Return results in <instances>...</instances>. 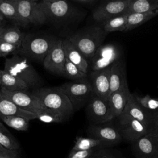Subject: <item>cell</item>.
Wrapping results in <instances>:
<instances>
[{"label":"cell","mask_w":158,"mask_h":158,"mask_svg":"<svg viewBox=\"0 0 158 158\" xmlns=\"http://www.w3.org/2000/svg\"><path fill=\"white\" fill-rule=\"evenodd\" d=\"M0 144L5 149L10 151H19L20 144L14 135L0 122Z\"/></svg>","instance_id":"cell-28"},{"label":"cell","mask_w":158,"mask_h":158,"mask_svg":"<svg viewBox=\"0 0 158 158\" xmlns=\"http://www.w3.org/2000/svg\"><path fill=\"white\" fill-rule=\"evenodd\" d=\"M90 158H127L119 151L110 148L99 147Z\"/></svg>","instance_id":"cell-33"},{"label":"cell","mask_w":158,"mask_h":158,"mask_svg":"<svg viewBox=\"0 0 158 158\" xmlns=\"http://www.w3.org/2000/svg\"><path fill=\"white\" fill-rule=\"evenodd\" d=\"M102 27H83L67 38L87 60H90L107 36Z\"/></svg>","instance_id":"cell-3"},{"label":"cell","mask_w":158,"mask_h":158,"mask_svg":"<svg viewBox=\"0 0 158 158\" xmlns=\"http://www.w3.org/2000/svg\"><path fill=\"white\" fill-rule=\"evenodd\" d=\"M40 3L49 22L58 27L77 25L86 15L87 12L72 1L43 0Z\"/></svg>","instance_id":"cell-1"},{"label":"cell","mask_w":158,"mask_h":158,"mask_svg":"<svg viewBox=\"0 0 158 158\" xmlns=\"http://www.w3.org/2000/svg\"><path fill=\"white\" fill-rule=\"evenodd\" d=\"M63 77L71 80L72 81L78 82L87 79L88 73L81 71L77 66L66 59Z\"/></svg>","instance_id":"cell-29"},{"label":"cell","mask_w":158,"mask_h":158,"mask_svg":"<svg viewBox=\"0 0 158 158\" xmlns=\"http://www.w3.org/2000/svg\"><path fill=\"white\" fill-rule=\"evenodd\" d=\"M116 118H117L118 123L117 127L123 140L130 143L145 135L152 128L123 114Z\"/></svg>","instance_id":"cell-8"},{"label":"cell","mask_w":158,"mask_h":158,"mask_svg":"<svg viewBox=\"0 0 158 158\" xmlns=\"http://www.w3.org/2000/svg\"><path fill=\"white\" fill-rule=\"evenodd\" d=\"M158 9V0H130L126 14Z\"/></svg>","instance_id":"cell-24"},{"label":"cell","mask_w":158,"mask_h":158,"mask_svg":"<svg viewBox=\"0 0 158 158\" xmlns=\"http://www.w3.org/2000/svg\"><path fill=\"white\" fill-rule=\"evenodd\" d=\"M4 70L22 80L29 89H37L43 85V80L25 57L15 53L5 60Z\"/></svg>","instance_id":"cell-4"},{"label":"cell","mask_w":158,"mask_h":158,"mask_svg":"<svg viewBox=\"0 0 158 158\" xmlns=\"http://www.w3.org/2000/svg\"><path fill=\"white\" fill-rule=\"evenodd\" d=\"M65 60L62 40L57 39L44 59L43 65L48 72L63 77Z\"/></svg>","instance_id":"cell-14"},{"label":"cell","mask_w":158,"mask_h":158,"mask_svg":"<svg viewBox=\"0 0 158 158\" xmlns=\"http://www.w3.org/2000/svg\"><path fill=\"white\" fill-rule=\"evenodd\" d=\"M5 18L0 14V25H2V22L4 21Z\"/></svg>","instance_id":"cell-41"},{"label":"cell","mask_w":158,"mask_h":158,"mask_svg":"<svg viewBox=\"0 0 158 158\" xmlns=\"http://www.w3.org/2000/svg\"><path fill=\"white\" fill-rule=\"evenodd\" d=\"M59 86L70 101L74 112L85 107L93 94L88 78L78 82H67Z\"/></svg>","instance_id":"cell-6"},{"label":"cell","mask_w":158,"mask_h":158,"mask_svg":"<svg viewBox=\"0 0 158 158\" xmlns=\"http://www.w3.org/2000/svg\"><path fill=\"white\" fill-rule=\"evenodd\" d=\"M0 120L9 127L17 131H27L30 121L19 116H0Z\"/></svg>","instance_id":"cell-30"},{"label":"cell","mask_w":158,"mask_h":158,"mask_svg":"<svg viewBox=\"0 0 158 158\" xmlns=\"http://www.w3.org/2000/svg\"><path fill=\"white\" fill-rule=\"evenodd\" d=\"M4 29V26H3V25H0V36H1V33H2V31H3Z\"/></svg>","instance_id":"cell-42"},{"label":"cell","mask_w":158,"mask_h":158,"mask_svg":"<svg viewBox=\"0 0 158 158\" xmlns=\"http://www.w3.org/2000/svg\"><path fill=\"white\" fill-rule=\"evenodd\" d=\"M72 2L75 4H77V6H82V7H91L92 6H96V4L98 2L97 0H72Z\"/></svg>","instance_id":"cell-37"},{"label":"cell","mask_w":158,"mask_h":158,"mask_svg":"<svg viewBox=\"0 0 158 158\" xmlns=\"http://www.w3.org/2000/svg\"><path fill=\"white\" fill-rule=\"evenodd\" d=\"M109 95L128 86L126 64L123 60H118L109 67Z\"/></svg>","instance_id":"cell-18"},{"label":"cell","mask_w":158,"mask_h":158,"mask_svg":"<svg viewBox=\"0 0 158 158\" xmlns=\"http://www.w3.org/2000/svg\"><path fill=\"white\" fill-rule=\"evenodd\" d=\"M25 34L17 26L4 28L0 36V40L20 47Z\"/></svg>","instance_id":"cell-27"},{"label":"cell","mask_w":158,"mask_h":158,"mask_svg":"<svg viewBox=\"0 0 158 158\" xmlns=\"http://www.w3.org/2000/svg\"><path fill=\"white\" fill-rule=\"evenodd\" d=\"M62 43L66 59L77 66L81 71L88 73L89 66L88 60L67 38L62 40Z\"/></svg>","instance_id":"cell-20"},{"label":"cell","mask_w":158,"mask_h":158,"mask_svg":"<svg viewBox=\"0 0 158 158\" xmlns=\"http://www.w3.org/2000/svg\"><path fill=\"white\" fill-rule=\"evenodd\" d=\"M138 120L149 127H152L154 121L153 115L143 107L136 98V95L131 94L122 113Z\"/></svg>","instance_id":"cell-17"},{"label":"cell","mask_w":158,"mask_h":158,"mask_svg":"<svg viewBox=\"0 0 158 158\" xmlns=\"http://www.w3.org/2000/svg\"><path fill=\"white\" fill-rule=\"evenodd\" d=\"M158 15V9L145 12L128 14L126 31H130Z\"/></svg>","instance_id":"cell-23"},{"label":"cell","mask_w":158,"mask_h":158,"mask_svg":"<svg viewBox=\"0 0 158 158\" xmlns=\"http://www.w3.org/2000/svg\"><path fill=\"white\" fill-rule=\"evenodd\" d=\"M97 148L86 151L71 149L67 158H90Z\"/></svg>","instance_id":"cell-36"},{"label":"cell","mask_w":158,"mask_h":158,"mask_svg":"<svg viewBox=\"0 0 158 158\" xmlns=\"http://www.w3.org/2000/svg\"><path fill=\"white\" fill-rule=\"evenodd\" d=\"M43 107L57 114L63 122L69 120L75 113L68 98L60 86L41 87L31 92Z\"/></svg>","instance_id":"cell-2"},{"label":"cell","mask_w":158,"mask_h":158,"mask_svg":"<svg viewBox=\"0 0 158 158\" xmlns=\"http://www.w3.org/2000/svg\"><path fill=\"white\" fill-rule=\"evenodd\" d=\"M93 93L107 101L109 96V68L99 71H91L88 75Z\"/></svg>","instance_id":"cell-16"},{"label":"cell","mask_w":158,"mask_h":158,"mask_svg":"<svg viewBox=\"0 0 158 158\" xmlns=\"http://www.w3.org/2000/svg\"><path fill=\"white\" fill-rule=\"evenodd\" d=\"M86 118L90 125H99L110 122L114 118L107 101L93 93L88 103L85 106Z\"/></svg>","instance_id":"cell-10"},{"label":"cell","mask_w":158,"mask_h":158,"mask_svg":"<svg viewBox=\"0 0 158 158\" xmlns=\"http://www.w3.org/2000/svg\"><path fill=\"white\" fill-rule=\"evenodd\" d=\"M16 2L20 25H41L47 22L40 1L16 0Z\"/></svg>","instance_id":"cell-7"},{"label":"cell","mask_w":158,"mask_h":158,"mask_svg":"<svg viewBox=\"0 0 158 158\" xmlns=\"http://www.w3.org/2000/svg\"><path fill=\"white\" fill-rule=\"evenodd\" d=\"M128 86L115 91L110 94L107 99V103L110 112L115 118H117L122 113L128 99L131 97Z\"/></svg>","instance_id":"cell-19"},{"label":"cell","mask_w":158,"mask_h":158,"mask_svg":"<svg viewBox=\"0 0 158 158\" xmlns=\"http://www.w3.org/2000/svg\"><path fill=\"white\" fill-rule=\"evenodd\" d=\"M0 94L11 101L19 107L36 115L44 109L40 99L32 93L27 91H10L0 88Z\"/></svg>","instance_id":"cell-12"},{"label":"cell","mask_w":158,"mask_h":158,"mask_svg":"<svg viewBox=\"0 0 158 158\" xmlns=\"http://www.w3.org/2000/svg\"><path fill=\"white\" fill-rule=\"evenodd\" d=\"M120 59H121V50L117 44H102L90 59L91 71H99L109 68Z\"/></svg>","instance_id":"cell-9"},{"label":"cell","mask_w":158,"mask_h":158,"mask_svg":"<svg viewBox=\"0 0 158 158\" xmlns=\"http://www.w3.org/2000/svg\"><path fill=\"white\" fill-rule=\"evenodd\" d=\"M9 150L5 149L4 147H2L1 144H0V153H3V152H6L9 151Z\"/></svg>","instance_id":"cell-40"},{"label":"cell","mask_w":158,"mask_h":158,"mask_svg":"<svg viewBox=\"0 0 158 158\" xmlns=\"http://www.w3.org/2000/svg\"><path fill=\"white\" fill-rule=\"evenodd\" d=\"M1 72H2V70L0 69V88L1 86Z\"/></svg>","instance_id":"cell-43"},{"label":"cell","mask_w":158,"mask_h":158,"mask_svg":"<svg viewBox=\"0 0 158 158\" xmlns=\"http://www.w3.org/2000/svg\"><path fill=\"white\" fill-rule=\"evenodd\" d=\"M136 98L139 104L153 115L154 118L158 117V99L152 98L149 94L143 97L136 95Z\"/></svg>","instance_id":"cell-32"},{"label":"cell","mask_w":158,"mask_h":158,"mask_svg":"<svg viewBox=\"0 0 158 158\" xmlns=\"http://www.w3.org/2000/svg\"><path fill=\"white\" fill-rule=\"evenodd\" d=\"M18 151L9 150L7 152L0 153V158H20Z\"/></svg>","instance_id":"cell-38"},{"label":"cell","mask_w":158,"mask_h":158,"mask_svg":"<svg viewBox=\"0 0 158 158\" xmlns=\"http://www.w3.org/2000/svg\"><path fill=\"white\" fill-rule=\"evenodd\" d=\"M108 123L89 125L86 130L89 137L99 140L104 148H111L123 140L117 126Z\"/></svg>","instance_id":"cell-11"},{"label":"cell","mask_w":158,"mask_h":158,"mask_svg":"<svg viewBox=\"0 0 158 158\" xmlns=\"http://www.w3.org/2000/svg\"><path fill=\"white\" fill-rule=\"evenodd\" d=\"M131 146L136 158H158V139L152 128L148 133L132 143Z\"/></svg>","instance_id":"cell-15"},{"label":"cell","mask_w":158,"mask_h":158,"mask_svg":"<svg viewBox=\"0 0 158 158\" xmlns=\"http://www.w3.org/2000/svg\"><path fill=\"white\" fill-rule=\"evenodd\" d=\"M19 46L0 40V57H5L12 52L19 50Z\"/></svg>","instance_id":"cell-35"},{"label":"cell","mask_w":158,"mask_h":158,"mask_svg":"<svg viewBox=\"0 0 158 158\" xmlns=\"http://www.w3.org/2000/svg\"><path fill=\"white\" fill-rule=\"evenodd\" d=\"M1 88L10 91H27L28 86L20 79L2 70Z\"/></svg>","instance_id":"cell-22"},{"label":"cell","mask_w":158,"mask_h":158,"mask_svg":"<svg viewBox=\"0 0 158 158\" xmlns=\"http://www.w3.org/2000/svg\"><path fill=\"white\" fill-rule=\"evenodd\" d=\"M37 118L39 120L44 123H62V120L55 113L51 111L50 110L45 108L44 107L43 110L38 114L37 115Z\"/></svg>","instance_id":"cell-34"},{"label":"cell","mask_w":158,"mask_h":158,"mask_svg":"<svg viewBox=\"0 0 158 158\" xmlns=\"http://www.w3.org/2000/svg\"><path fill=\"white\" fill-rule=\"evenodd\" d=\"M57 39L33 34L25 35L18 51L20 55L43 62Z\"/></svg>","instance_id":"cell-5"},{"label":"cell","mask_w":158,"mask_h":158,"mask_svg":"<svg viewBox=\"0 0 158 158\" xmlns=\"http://www.w3.org/2000/svg\"><path fill=\"white\" fill-rule=\"evenodd\" d=\"M0 14L4 18L19 25L16 0H0Z\"/></svg>","instance_id":"cell-26"},{"label":"cell","mask_w":158,"mask_h":158,"mask_svg":"<svg viewBox=\"0 0 158 158\" xmlns=\"http://www.w3.org/2000/svg\"><path fill=\"white\" fill-rule=\"evenodd\" d=\"M152 130L155 134L156 136L158 139V117L154 118V121L153 123V125L152 127Z\"/></svg>","instance_id":"cell-39"},{"label":"cell","mask_w":158,"mask_h":158,"mask_svg":"<svg viewBox=\"0 0 158 158\" xmlns=\"http://www.w3.org/2000/svg\"><path fill=\"white\" fill-rule=\"evenodd\" d=\"M128 14H122L102 23V28L106 33L114 31H125Z\"/></svg>","instance_id":"cell-25"},{"label":"cell","mask_w":158,"mask_h":158,"mask_svg":"<svg viewBox=\"0 0 158 158\" xmlns=\"http://www.w3.org/2000/svg\"><path fill=\"white\" fill-rule=\"evenodd\" d=\"M130 0L103 1L93 10V19L100 23L122 14H126Z\"/></svg>","instance_id":"cell-13"},{"label":"cell","mask_w":158,"mask_h":158,"mask_svg":"<svg viewBox=\"0 0 158 158\" xmlns=\"http://www.w3.org/2000/svg\"><path fill=\"white\" fill-rule=\"evenodd\" d=\"M98 147H103L99 140L89 137L77 136L75 138L74 145L72 149L86 151Z\"/></svg>","instance_id":"cell-31"},{"label":"cell","mask_w":158,"mask_h":158,"mask_svg":"<svg viewBox=\"0 0 158 158\" xmlns=\"http://www.w3.org/2000/svg\"><path fill=\"white\" fill-rule=\"evenodd\" d=\"M19 116L29 121L37 118L36 115L25 110L0 94V116Z\"/></svg>","instance_id":"cell-21"}]
</instances>
